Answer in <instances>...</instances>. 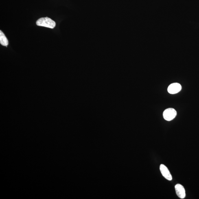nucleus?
Listing matches in <instances>:
<instances>
[{"instance_id": "nucleus-3", "label": "nucleus", "mask_w": 199, "mask_h": 199, "mask_svg": "<svg viewBox=\"0 0 199 199\" xmlns=\"http://www.w3.org/2000/svg\"><path fill=\"white\" fill-rule=\"evenodd\" d=\"M181 89V85L178 83H175L170 85L168 88L167 91L169 93L175 94L178 93Z\"/></svg>"}, {"instance_id": "nucleus-2", "label": "nucleus", "mask_w": 199, "mask_h": 199, "mask_svg": "<svg viewBox=\"0 0 199 199\" xmlns=\"http://www.w3.org/2000/svg\"><path fill=\"white\" fill-rule=\"evenodd\" d=\"M177 111L174 108H167L164 111L163 117L166 120L170 121L174 119L177 115Z\"/></svg>"}, {"instance_id": "nucleus-1", "label": "nucleus", "mask_w": 199, "mask_h": 199, "mask_svg": "<svg viewBox=\"0 0 199 199\" xmlns=\"http://www.w3.org/2000/svg\"><path fill=\"white\" fill-rule=\"evenodd\" d=\"M36 25L50 29H53L56 26V23L50 18L46 17L39 18L36 22Z\"/></svg>"}, {"instance_id": "nucleus-6", "label": "nucleus", "mask_w": 199, "mask_h": 199, "mask_svg": "<svg viewBox=\"0 0 199 199\" xmlns=\"http://www.w3.org/2000/svg\"><path fill=\"white\" fill-rule=\"evenodd\" d=\"M0 43L2 45L6 47L8 45V41L6 37L1 30L0 31Z\"/></svg>"}, {"instance_id": "nucleus-4", "label": "nucleus", "mask_w": 199, "mask_h": 199, "mask_svg": "<svg viewBox=\"0 0 199 199\" xmlns=\"http://www.w3.org/2000/svg\"><path fill=\"white\" fill-rule=\"evenodd\" d=\"M160 172L164 178L169 181L172 180V177L171 173L166 166L162 164L160 165Z\"/></svg>"}, {"instance_id": "nucleus-5", "label": "nucleus", "mask_w": 199, "mask_h": 199, "mask_svg": "<svg viewBox=\"0 0 199 199\" xmlns=\"http://www.w3.org/2000/svg\"><path fill=\"white\" fill-rule=\"evenodd\" d=\"M176 193L179 197L181 199H184L185 197V191L183 186L180 184H177L175 186Z\"/></svg>"}]
</instances>
